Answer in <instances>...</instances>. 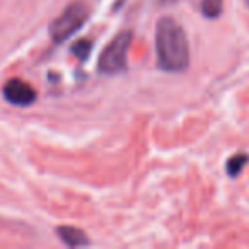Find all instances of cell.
Returning a JSON list of instances; mask_svg holds the SVG:
<instances>
[{"label": "cell", "mask_w": 249, "mask_h": 249, "mask_svg": "<svg viewBox=\"0 0 249 249\" xmlns=\"http://www.w3.org/2000/svg\"><path fill=\"white\" fill-rule=\"evenodd\" d=\"M56 234H58V237L62 239L67 246H70V248H80V246L89 244V239H87V235L77 227L62 225V227L56 229Z\"/></svg>", "instance_id": "obj_5"}, {"label": "cell", "mask_w": 249, "mask_h": 249, "mask_svg": "<svg viewBox=\"0 0 249 249\" xmlns=\"http://www.w3.org/2000/svg\"><path fill=\"white\" fill-rule=\"evenodd\" d=\"M72 53L77 56L79 60H86L89 58L90 53V43L89 41H79L72 46Z\"/></svg>", "instance_id": "obj_8"}, {"label": "cell", "mask_w": 249, "mask_h": 249, "mask_svg": "<svg viewBox=\"0 0 249 249\" xmlns=\"http://www.w3.org/2000/svg\"><path fill=\"white\" fill-rule=\"evenodd\" d=\"M222 9H224L222 0H201V12L205 18L217 19L222 14Z\"/></svg>", "instance_id": "obj_6"}, {"label": "cell", "mask_w": 249, "mask_h": 249, "mask_svg": "<svg viewBox=\"0 0 249 249\" xmlns=\"http://www.w3.org/2000/svg\"><path fill=\"white\" fill-rule=\"evenodd\" d=\"M157 63L166 72H183L190 65V43L183 26L173 18L159 19L156 28Z\"/></svg>", "instance_id": "obj_1"}, {"label": "cell", "mask_w": 249, "mask_h": 249, "mask_svg": "<svg viewBox=\"0 0 249 249\" xmlns=\"http://www.w3.org/2000/svg\"><path fill=\"white\" fill-rule=\"evenodd\" d=\"M159 2H160L162 5H167V4H176L178 0H159Z\"/></svg>", "instance_id": "obj_9"}, {"label": "cell", "mask_w": 249, "mask_h": 249, "mask_svg": "<svg viewBox=\"0 0 249 249\" xmlns=\"http://www.w3.org/2000/svg\"><path fill=\"white\" fill-rule=\"evenodd\" d=\"M89 19V9L82 2L70 4L55 21L50 24V36L55 43H63L70 39Z\"/></svg>", "instance_id": "obj_2"}, {"label": "cell", "mask_w": 249, "mask_h": 249, "mask_svg": "<svg viewBox=\"0 0 249 249\" xmlns=\"http://www.w3.org/2000/svg\"><path fill=\"white\" fill-rule=\"evenodd\" d=\"M132 31H121L103 50L99 58V70L103 73H118L126 67V55L132 46Z\"/></svg>", "instance_id": "obj_3"}, {"label": "cell", "mask_w": 249, "mask_h": 249, "mask_svg": "<svg viewBox=\"0 0 249 249\" xmlns=\"http://www.w3.org/2000/svg\"><path fill=\"white\" fill-rule=\"evenodd\" d=\"M246 162H248V157H246V156H239V154H237V156H234L227 164L229 174H231V176H237Z\"/></svg>", "instance_id": "obj_7"}, {"label": "cell", "mask_w": 249, "mask_h": 249, "mask_svg": "<svg viewBox=\"0 0 249 249\" xmlns=\"http://www.w3.org/2000/svg\"><path fill=\"white\" fill-rule=\"evenodd\" d=\"M4 97L14 106H31L36 101V90L21 79H12L4 86Z\"/></svg>", "instance_id": "obj_4"}]
</instances>
